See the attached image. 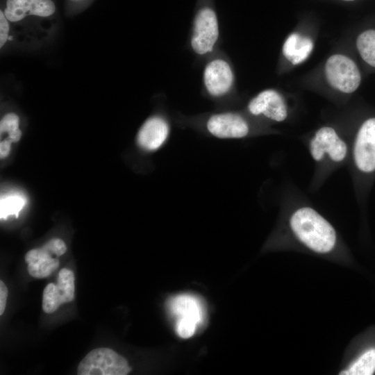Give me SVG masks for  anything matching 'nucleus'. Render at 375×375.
<instances>
[{
    "label": "nucleus",
    "mask_w": 375,
    "mask_h": 375,
    "mask_svg": "<svg viewBox=\"0 0 375 375\" xmlns=\"http://www.w3.org/2000/svg\"><path fill=\"white\" fill-rule=\"evenodd\" d=\"M281 206L293 239L315 253L335 250L338 238L334 227L297 188L288 187Z\"/></svg>",
    "instance_id": "f257e3e1"
},
{
    "label": "nucleus",
    "mask_w": 375,
    "mask_h": 375,
    "mask_svg": "<svg viewBox=\"0 0 375 375\" xmlns=\"http://www.w3.org/2000/svg\"><path fill=\"white\" fill-rule=\"evenodd\" d=\"M351 126L324 124L302 138L314 162L310 190L317 191L337 170L347 166L351 151Z\"/></svg>",
    "instance_id": "f03ea898"
},
{
    "label": "nucleus",
    "mask_w": 375,
    "mask_h": 375,
    "mask_svg": "<svg viewBox=\"0 0 375 375\" xmlns=\"http://www.w3.org/2000/svg\"><path fill=\"white\" fill-rule=\"evenodd\" d=\"M347 167L358 204L365 208L375 183V112L365 113L351 125Z\"/></svg>",
    "instance_id": "7ed1b4c3"
},
{
    "label": "nucleus",
    "mask_w": 375,
    "mask_h": 375,
    "mask_svg": "<svg viewBox=\"0 0 375 375\" xmlns=\"http://www.w3.org/2000/svg\"><path fill=\"white\" fill-rule=\"evenodd\" d=\"M325 79L332 90L344 95L354 93L362 82L357 63L344 53L331 55L324 65Z\"/></svg>",
    "instance_id": "20e7f679"
},
{
    "label": "nucleus",
    "mask_w": 375,
    "mask_h": 375,
    "mask_svg": "<svg viewBox=\"0 0 375 375\" xmlns=\"http://www.w3.org/2000/svg\"><path fill=\"white\" fill-rule=\"evenodd\" d=\"M168 308L175 317L177 335L187 339L192 337L198 326L203 322L205 312L199 299L188 294H181L171 297Z\"/></svg>",
    "instance_id": "39448f33"
},
{
    "label": "nucleus",
    "mask_w": 375,
    "mask_h": 375,
    "mask_svg": "<svg viewBox=\"0 0 375 375\" xmlns=\"http://www.w3.org/2000/svg\"><path fill=\"white\" fill-rule=\"evenodd\" d=\"M251 117L272 123H283L289 119L291 108L285 97L273 88L263 90L252 97L247 105Z\"/></svg>",
    "instance_id": "423d86ee"
},
{
    "label": "nucleus",
    "mask_w": 375,
    "mask_h": 375,
    "mask_svg": "<svg viewBox=\"0 0 375 375\" xmlns=\"http://www.w3.org/2000/svg\"><path fill=\"white\" fill-rule=\"evenodd\" d=\"M131 371L127 360L111 349L97 348L79 362L78 375H126Z\"/></svg>",
    "instance_id": "0eeeda50"
},
{
    "label": "nucleus",
    "mask_w": 375,
    "mask_h": 375,
    "mask_svg": "<svg viewBox=\"0 0 375 375\" xmlns=\"http://www.w3.org/2000/svg\"><path fill=\"white\" fill-rule=\"evenodd\" d=\"M219 38L217 15L210 8H202L196 14L190 37V47L198 56L211 53Z\"/></svg>",
    "instance_id": "6e6552de"
},
{
    "label": "nucleus",
    "mask_w": 375,
    "mask_h": 375,
    "mask_svg": "<svg viewBox=\"0 0 375 375\" xmlns=\"http://www.w3.org/2000/svg\"><path fill=\"white\" fill-rule=\"evenodd\" d=\"M206 128L210 135L220 139L244 138L258 131L245 116L231 111L210 115Z\"/></svg>",
    "instance_id": "1a4fd4ad"
},
{
    "label": "nucleus",
    "mask_w": 375,
    "mask_h": 375,
    "mask_svg": "<svg viewBox=\"0 0 375 375\" xmlns=\"http://www.w3.org/2000/svg\"><path fill=\"white\" fill-rule=\"evenodd\" d=\"M235 74L230 63L217 57L210 60L204 67L203 83L206 92L212 97H222L233 88Z\"/></svg>",
    "instance_id": "9d476101"
},
{
    "label": "nucleus",
    "mask_w": 375,
    "mask_h": 375,
    "mask_svg": "<svg viewBox=\"0 0 375 375\" xmlns=\"http://www.w3.org/2000/svg\"><path fill=\"white\" fill-rule=\"evenodd\" d=\"M74 275L72 270L63 268L60 270L56 284L49 283L43 291L42 309L46 313L54 312L62 303L74 299Z\"/></svg>",
    "instance_id": "9b49d317"
},
{
    "label": "nucleus",
    "mask_w": 375,
    "mask_h": 375,
    "mask_svg": "<svg viewBox=\"0 0 375 375\" xmlns=\"http://www.w3.org/2000/svg\"><path fill=\"white\" fill-rule=\"evenodd\" d=\"M170 131L167 121L160 116L149 118L137 135L138 145L147 151L160 148L167 139Z\"/></svg>",
    "instance_id": "f8f14e48"
},
{
    "label": "nucleus",
    "mask_w": 375,
    "mask_h": 375,
    "mask_svg": "<svg viewBox=\"0 0 375 375\" xmlns=\"http://www.w3.org/2000/svg\"><path fill=\"white\" fill-rule=\"evenodd\" d=\"M57 257L46 244L28 251L24 257L28 274L37 278L48 277L59 267Z\"/></svg>",
    "instance_id": "ddd939ff"
},
{
    "label": "nucleus",
    "mask_w": 375,
    "mask_h": 375,
    "mask_svg": "<svg viewBox=\"0 0 375 375\" xmlns=\"http://www.w3.org/2000/svg\"><path fill=\"white\" fill-rule=\"evenodd\" d=\"M314 49L312 39L299 32H292L285 40L282 54L291 65H298L307 60Z\"/></svg>",
    "instance_id": "4468645a"
},
{
    "label": "nucleus",
    "mask_w": 375,
    "mask_h": 375,
    "mask_svg": "<svg viewBox=\"0 0 375 375\" xmlns=\"http://www.w3.org/2000/svg\"><path fill=\"white\" fill-rule=\"evenodd\" d=\"M356 48L362 61L375 69V29L360 32L356 38Z\"/></svg>",
    "instance_id": "2eb2a0df"
},
{
    "label": "nucleus",
    "mask_w": 375,
    "mask_h": 375,
    "mask_svg": "<svg viewBox=\"0 0 375 375\" xmlns=\"http://www.w3.org/2000/svg\"><path fill=\"white\" fill-rule=\"evenodd\" d=\"M375 372V348H371L358 357L350 366L340 373L344 375H372Z\"/></svg>",
    "instance_id": "dca6fc26"
},
{
    "label": "nucleus",
    "mask_w": 375,
    "mask_h": 375,
    "mask_svg": "<svg viewBox=\"0 0 375 375\" xmlns=\"http://www.w3.org/2000/svg\"><path fill=\"white\" fill-rule=\"evenodd\" d=\"M25 204L24 199L18 194H10L1 197L0 201V215L1 219L8 216H18Z\"/></svg>",
    "instance_id": "f3484780"
},
{
    "label": "nucleus",
    "mask_w": 375,
    "mask_h": 375,
    "mask_svg": "<svg viewBox=\"0 0 375 375\" xmlns=\"http://www.w3.org/2000/svg\"><path fill=\"white\" fill-rule=\"evenodd\" d=\"M4 15L8 20L17 22L24 18L27 13L20 0H7Z\"/></svg>",
    "instance_id": "a211bd4d"
},
{
    "label": "nucleus",
    "mask_w": 375,
    "mask_h": 375,
    "mask_svg": "<svg viewBox=\"0 0 375 375\" xmlns=\"http://www.w3.org/2000/svg\"><path fill=\"white\" fill-rule=\"evenodd\" d=\"M55 5L51 0H37L29 15L48 17L54 13Z\"/></svg>",
    "instance_id": "6ab92c4d"
},
{
    "label": "nucleus",
    "mask_w": 375,
    "mask_h": 375,
    "mask_svg": "<svg viewBox=\"0 0 375 375\" xmlns=\"http://www.w3.org/2000/svg\"><path fill=\"white\" fill-rule=\"evenodd\" d=\"M19 119L15 113H8L5 115L0 123L1 133H10L14 131L19 129Z\"/></svg>",
    "instance_id": "aec40b11"
},
{
    "label": "nucleus",
    "mask_w": 375,
    "mask_h": 375,
    "mask_svg": "<svg viewBox=\"0 0 375 375\" xmlns=\"http://www.w3.org/2000/svg\"><path fill=\"white\" fill-rule=\"evenodd\" d=\"M8 31L9 25L8 23V19L6 17L4 13L1 10L0 11V46L6 43L8 39Z\"/></svg>",
    "instance_id": "412c9836"
},
{
    "label": "nucleus",
    "mask_w": 375,
    "mask_h": 375,
    "mask_svg": "<svg viewBox=\"0 0 375 375\" xmlns=\"http://www.w3.org/2000/svg\"><path fill=\"white\" fill-rule=\"evenodd\" d=\"M8 288L6 286L5 283L1 281H0V315H2L4 312L6 300L8 297Z\"/></svg>",
    "instance_id": "4be33fe9"
},
{
    "label": "nucleus",
    "mask_w": 375,
    "mask_h": 375,
    "mask_svg": "<svg viewBox=\"0 0 375 375\" xmlns=\"http://www.w3.org/2000/svg\"><path fill=\"white\" fill-rule=\"evenodd\" d=\"M11 142L8 139L1 142L0 144V156L1 158H6L10 151Z\"/></svg>",
    "instance_id": "5701e85b"
},
{
    "label": "nucleus",
    "mask_w": 375,
    "mask_h": 375,
    "mask_svg": "<svg viewBox=\"0 0 375 375\" xmlns=\"http://www.w3.org/2000/svg\"><path fill=\"white\" fill-rule=\"evenodd\" d=\"M22 136V132L20 129H17L16 131H14L10 133H8V137L7 138L11 142H18Z\"/></svg>",
    "instance_id": "b1692460"
},
{
    "label": "nucleus",
    "mask_w": 375,
    "mask_h": 375,
    "mask_svg": "<svg viewBox=\"0 0 375 375\" xmlns=\"http://www.w3.org/2000/svg\"><path fill=\"white\" fill-rule=\"evenodd\" d=\"M343 1H355V0H343Z\"/></svg>",
    "instance_id": "393cba45"
}]
</instances>
